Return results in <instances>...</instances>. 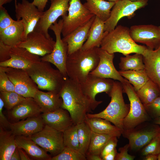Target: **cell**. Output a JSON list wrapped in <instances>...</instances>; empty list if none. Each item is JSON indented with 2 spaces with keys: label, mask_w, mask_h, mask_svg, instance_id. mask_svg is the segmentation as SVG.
Here are the masks:
<instances>
[{
  "label": "cell",
  "mask_w": 160,
  "mask_h": 160,
  "mask_svg": "<svg viewBox=\"0 0 160 160\" xmlns=\"http://www.w3.org/2000/svg\"><path fill=\"white\" fill-rule=\"evenodd\" d=\"M63 100L61 108L69 112L74 124L84 122L87 113L94 110L103 101H94L84 94L80 83L68 78L59 93Z\"/></svg>",
  "instance_id": "1"
},
{
  "label": "cell",
  "mask_w": 160,
  "mask_h": 160,
  "mask_svg": "<svg viewBox=\"0 0 160 160\" xmlns=\"http://www.w3.org/2000/svg\"><path fill=\"white\" fill-rule=\"evenodd\" d=\"M97 48L87 50L81 49L68 55L66 70L68 78L80 83L85 81L98 64Z\"/></svg>",
  "instance_id": "2"
},
{
  "label": "cell",
  "mask_w": 160,
  "mask_h": 160,
  "mask_svg": "<svg viewBox=\"0 0 160 160\" xmlns=\"http://www.w3.org/2000/svg\"><path fill=\"white\" fill-rule=\"evenodd\" d=\"M100 47L109 53L119 52L125 56L132 53L143 55L147 48L145 46L137 44L130 36L129 28L121 25L108 32Z\"/></svg>",
  "instance_id": "3"
},
{
  "label": "cell",
  "mask_w": 160,
  "mask_h": 160,
  "mask_svg": "<svg viewBox=\"0 0 160 160\" xmlns=\"http://www.w3.org/2000/svg\"><path fill=\"white\" fill-rule=\"evenodd\" d=\"M123 87L119 81H114L112 89L108 95L110 103L101 112L95 114L87 113L88 118L97 117L106 119L112 123L122 131H124L123 122L130 109V104L125 103L122 95Z\"/></svg>",
  "instance_id": "4"
},
{
  "label": "cell",
  "mask_w": 160,
  "mask_h": 160,
  "mask_svg": "<svg viewBox=\"0 0 160 160\" xmlns=\"http://www.w3.org/2000/svg\"><path fill=\"white\" fill-rule=\"evenodd\" d=\"M39 89L59 93L66 79L50 63L42 60L26 70Z\"/></svg>",
  "instance_id": "5"
},
{
  "label": "cell",
  "mask_w": 160,
  "mask_h": 160,
  "mask_svg": "<svg viewBox=\"0 0 160 160\" xmlns=\"http://www.w3.org/2000/svg\"><path fill=\"white\" fill-rule=\"evenodd\" d=\"M121 84L123 91L127 94L130 102L129 111L123 122L124 131H128L149 120L150 118L133 86L128 80Z\"/></svg>",
  "instance_id": "6"
},
{
  "label": "cell",
  "mask_w": 160,
  "mask_h": 160,
  "mask_svg": "<svg viewBox=\"0 0 160 160\" xmlns=\"http://www.w3.org/2000/svg\"><path fill=\"white\" fill-rule=\"evenodd\" d=\"M63 25L62 19L56 21L49 29L54 33L56 41L52 52L41 58V60L47 62L54 65L66 79L68 77L66 70V63L68 56L67 43L61 37Z\"/></svg>",
  "instance_id": "7"
},
{
  "label": "cell",
  "mask_w": 160,
  "mask_h": 160,
  "mask_svg": "<svg viewBox=\"0 0 160 160\" xmlns=\"http://www.w3.org/2000/svg\"><path fill=\"white\" fill-rule=\"evenodd\" d=\"M68 12V15L62 17L63 37L86 23L95 16L82 4L80 0H70Z\"/></svg>",
  "instance_id": "8"
},
{
  "label": "cell",
  "mask_w": 160,
  "mask_h": 160,
  "mask_svg": "<svg viewBox=\"0 0 160 160\" xmlns=\"http://www.w3.org/2000/svg\"><path fill=\"white\" fill-rule=\"evenodd\" d=\"M29 137L37 145L52 157L60 154L63 150V132L58 131L45 124L42 130Z\"/></svg>",
  "instance_id": "9"
},
{
  "label": "cell",
  "mask_w": 160,
  "mask_h": 160,
  "mask_svg": "<svg viewBox=\"0 0 160 160\" xmlns=\"http://www.w3.org/2000/svg\"><path fill=\"white\" fill-rule=\"evenodd\" d=\"M148 1V0L134 1L130 0H120L115 2L109 17L105 22V31L109 32L113 30L119 20L124 17H127L129 18L132 17L137 10L147 5Z\"/></svg>",
  "instance_id": "10"
},
{
  "label": "cell",
  "mask_w": 160,
  "mask_h": 160,
  "mask_svg": "<svg viewBox=\"0 0 160 160\" xmlns=\"http://www.w3.org/2000/svg\"><path fill=\"white\" fill-rule=\"evenodd\" d=\"M0 67L14 84L15 92L25 98H33L39 89L26 70L8 67Z\"/></svg>",
  "instance_id": "11"
},
{
  "label": "cell",
  "mask_w": 160,
  "mask_h": 160,
  "mask_svg": "<svg viewBox=\"0 0 160 160\" xmlns=\"http://www.w3.org/2000/svg\"><path fill=\"white\" fill-rule=\"evenodd\" d=\"M15 7L17 20H21L24 27L23 41L29 33L35 30L44 11H40L27 0H22L20 3L15 2Z\"/></svg>",
  "instance_id": "12"
},
{
  "label": "cell",
  "mask_w": 160,
  "mask_h": 160,
  "mask_svg": "<svg viewBox=\"0 0 160 160\" xmlns=\"http://www.w3.org/2000/svg\"><path fill=\"white\" fill-rule=\"evenodd\" d=\"M55 42L51 37H47L42 32L34 30L16 46L25 48L33 54L43 57L52 52Z\"/></svg>",
  "instance_id": "13"
},
{
  "label": "cell",
  "mask_w": 160,
  "mask_h": 160,
  "mask_svg": "<svg viewBox=\"0 0 160 160\" xmlns=\"http://www.w3.org/2000/svg\"><path fill=\"white\" fill-rule=\"evenodd\" d=\"M49 8L45 11L39 20L35 29L43 33L47 37L50 26L56 21L60 16L67 15L70 0H50Z\"/></svg>",
  "instance_id": "14"
},
{
  "label": "cell",
  "mask_w": 160,
  "mask_h": 160,
  "mask_svg": "<svg viewBox=\"0 0 160 160\" xmlns=\"http://www.w3.org/2000/svg\"><path fill=\"white\" fill-rule=\"evenodd\" d=\"M129 34L135 42L146 45L153 49L157 48L160 44V29L152 25H134L129 28Z\"/></svg>",
  "instance_id": "15"
},
{
  "label": "cell",
  "mask_w": 160,
  "mask_h": 160,
  "mask_svg": "<svg viewBox=\"0 0 160 160\" xmlns=\"http://www.w3.org/2000/svg\"><path fill=\"white\" fill-rule=\"evenodd\" d=\"M159 132L160 127L156 124L140 129L135 127L124 131L122 134L128 139L129 148L137 151L148 145Z\"/></svg>",
  "instance_id": "16"
},
{
  "label": "cell",
  "mask_w": 160,
  "mask_h": 160,
  "mask_svg": "<svg viewBox=\"0 0 160 160\" xmlns=\"http://www.w3.org/2000/svg\"><path fill=\"white\" fill-rule=\"evenodd\" d=\"M97 52L99 57L98 64L89 73L101 78L117 80L121 83L127 81L120 75L114 66V54L109 53L100 47L97 48Z\"/></svg>",
  "instance_id": "17"
},
{
  "label": "cell",
  "mask_w": 160,
  "mask_h": 160,
  "mask_svg": "<svg viewBox=\"0 0 160 160\" xmlns=\"http://www.w3.org/2000/svg\"><path fill=\"white\" fill-rule=\"evenodd\" d=\"M10 58L0 63V67H8L26 70L41 60L39 56L33 54L26 49L17 46L12 47Z\"/></svg>",
  "instance_id": "18"
},
{
  "label": "cell",
  "mask_w": 160,
  "mask_h": 160,
  "mask_svg": "<svg viewBox=\"0 0 160 160\" xmlns=\"http://www.w3.org/2000/svg\"><path fill=\"white\" fill-rule=\"evenodd\" d=\"M114 81L111 79L101 78L89 73L85 81L80 84L86 95L92 100L96 101L95 97L97 94L105 92L109 95Z\"/></svg>",
  "instance_id": "19"
},
{
  "label": "cell",
  "mask_w": 160,
  "mask_h": 160,
  "mask_svg": "<svg viewBox=\"0 0 160 160\" xmlns=\"http://www.w3.org/2000/svg\"><path fill=\"white\" fill-rule=\"evenodd\" d=\"M41 114L9 124V129L15 136H29L42 129L45 124Z\"/></svg>",
  "instance_id": "20"
},
{
  "label": "cell",
  "mask_w": 160,
  "mask_h": 160,
  "mask_svg": "<svg viewBox=\"0 0 160 160\" xmlns=\"http://www.w3.org/2000/svg\"><path fill=\"white\" fill-rule=\"evenodd\" d=\"M42 113V109L33 97L25 98L12 109L8 111L9 119L14 122Z\"/></svg>",
  "instance_id": "21"
},
{
  "label": "cell",
  "mask_w": 160,
  "mask_h": 160,
  "mask_svg": "<svg viewBox=\"0 0 160 160\" xmlns=\"http://www.w3.org/2000/svg\"><path fill=\"white\" fill-rule=\"evenodd\" d=\"M143 55L147 76L160 90V44L155 49L147 47Z\"/></svg>",
  "instance_id": "22"
},
{
  "label": "cell",
  "mask_w": 160,
  "mask_h": 160,
  "mask_svg": "<svg viewBox=\"0 0 160 160\" xmlns=\"http://www.w3.org/2000/svg\"><path fill=\"white\" fill-rule=\"evenodd\" d=\"M41 114L45 124L60 132H63L74 124L68 111L62 108Z\"/></svg>",
  "instance_id": "23"
},
{
  "label": "cell",
  "mask_w": 160,
  "mask_h": 160,
  "mask_svg": "<svg viewBox=\"0 0 160 160\" xmlns=\"http://www.w3.org/2000/svg\"><path fill=\"white\" fill-rule=\"evenodd\" d=\"M95 17V16L86 23L62 39L67 44L68 55L81 49L84 42L87 39L89 29Z\"/></svg>",
  "instance_id": "24"
},
{
  "label": "cell",
  "mask_w": 160,
  "mask_h": 160,
  "mask_svg": "<svg viewBox=\"0 0 160 160\" xmlns=\"http://www.w3.org/2000/svg\"><path fill=\"white\" fill-rule=\"evenodd\" d=\"M17 147L23 149L32 159L51 160V155L37 145L29 137L24 135L15 136Z\"/></svg>",
  "instance_id": "25"
},
{
  "label": "cell",
  "mask_w": 160,
  "mask_h": 160,
  "mask_svg": "<svg viewBox=\"0 0 160 160\" xmlns=\"http://www.w3.org/2000/svg\"><path fill=\"white\" fill-rule=\"evenodd\" d=\"M42 111V113L53 111L61 108L63 100L59 93L41 91L39 89L33 97Z\"/></svg>",
  "instance_id": "26"
},
{
  "label": "cell",
  "mask_w": 160,
  "mask_h": 160,
  "mask_svg": "<svg viewBox=\"0 0 160 160\" xmlns=\"http://www.w3.org/2000/svg\"><path fill=\"white\" fill-rule=\"evenodd\" d=\"M105 22L95 16L89 29L87 39L81 49L87 50L95 47H100L101 42L108 32L105 31Z\"/></svg>",
  "instance_id": "27"
},
{
  "label": "cell",
  "mask_w": 160,
  "mask_h": 160,
  "mask_svg": "<svg viewBox=\"0 0 160 160\" xmlns=\"http://www.w3.org/2000/svg\"><path fill=\"white\" fill-rule=\"evenodd\" d=\"M24 29L21 20H15L10 26L0 31V40L7 45L16 46L23 41Z\"/></svg>",
  "instance_id": "28"
},
{
  "label": "cell",
  "mask_w": 160,
  "mask_h": 160,
  "mask_svg": "<svg viewBox=\"0 0 160 160\" xmlns=\"http://www.w3.org/2000/svg\"><path fill=\"white\" fill-rule=\"evenodd\" d=\"M92 131L95 132L109 135L119 138L122 134V131L115 125L106 119L97 117L88 118L84 121Z\"/></svg>",
  "instance_id": "29"
},
{
  "label": "cell",
  "mask_w": 160,
  "mask_h": 160,
  "mask_svg": "<svg viewBox=\"0 0 160 160\" xmlns=\"http://www.w3.org/2000/svg\"><path fill=\"white\" fill-rule=\"evenodd\" d=\"M17 147L15 136L10 130L0 127V160H10Z\"/></svg>",
  "instance_id": "30"
},
{
  "label": "cell",
  "mask_w": 160,
  "mask_h": 160,
  "mask_svg": "<svg viewBox=\"0 0 160 160\" xmlns=\"http://www.w3.org/2000/svg\"><path fill=\"white\" fill-rule=\"evenodd\" d=\"M84 5L92 14L106 21L109 17L115 2L104 0H85Z\"/></svg>",
  "instance_id": "31"
},
{
  "label": "cell",
  "mask_w": 160,
  "mask_h": 160,
  "mask_svg": "<svg viewBox=\"0 0 160 160\" xmlns=\"http://www.w3.org/2000/svg\"><path fill=\"white\" fill-rule=\"evenodd\" d=\"M120 75L133 86L136 92L139 90L150 80L145 69L128 70L119 71Z\"/></svg>",
  "instance_id": "32"
},
{
  "label": "cell",
  "mask_w": 160,
  "mask_h": 160,
  "mask_svg": "<svg viewBox=\"0 0 160 160\" xmlns=\"http://www.w3.org/2000/svg\"><path fill=\"white\" fill-rule=\"evenodd\" d=\"M136 92L144 105L151 103L160 95V90L159 87L150 80Z\"/></svg>",
  "instance_id": "33"
},
{
  "label": "cell",
  "mask_w": 160,
  "mask_h": 160,
  "mask_svg": "<svg viewBox=\"0 0 160 160\" xmlns=\"http://www.w3.org/2000/svg\"><path fill=\"white\" fill-rule=\"evenodd\" d=\"M121 70H139L145 69L143 55L135 53L133 55H129L120 58L119 64Z\"/></svg>",
  "instance_id": "34"
},
{
  "label": "cell",
  "mask_w": 160,
  "mask_h": 160,
  "mask_svg": "<svg viewBox=\"0 0 160 160\" xmlns=\"http://www.w3.org/2000/svg\"><path fill=\"white\" fill-rule=\"evenodd\" d=\"M112 137L113 136L109 135L92 131L90 143L86 155H100L104 147Z\"/></svg>",
  "instance_id": "35"
},
{
  "label": "cell",
  "mask_w": 160,
  "mask_h": 160,
  "mask_svg": "<svg viewBox=\"0 0 160 160\" xmlns=\"http://www.w3.org/2000/svg\"><path fill=\"white\" fill-rule=\"evenodd\" d=\"M77 125L79 151L86 156L91 141L92 131L84 121Z\"/></svg>",
  "instance_id": "36"
},
{
  "label": "cell",
  "mask_w": 160,
  "mask_h": 160,
  "mask_svg": "<svg viewBox=\"0 0 160 160\" xmlns=\"http://www.w3.org/2000/svg\"><path fill=\"white\" fill-rule=\"evenodd\" d=\"M65 147L79 151L77 125L73 124L63 132Z\"/></svg>",
  "instance_id": "37"
},
{
  "label": "cell",
  "mask_w": 160,
  "mask_h": 160,
  "mask_svg": "<svg viewBox=\"0 0 160 160\" xmlns=\"http://www.w3.org/2000/svg\"><path fill=\"white\" fill-rule=\"evenodd\" d=\"M0 97L4 103V107L9 111L19 103L25 98L13 92H0Z\"/></svg>",
  "instance_id": "38"
},
{
  "label": "cell",
  "mask_w": 160,
  "mask_h": 160,
  "mask_svg": "<svg viewBox=\"0 0 160 160\" xmlns=\"http://www.w3.org/2000/svg\"><path fill=\"white\" fill-rule=\"evenodd\" d=\"M51 160H87L86 156L79 151L65 147L59 154L52 157Z\"/></svg>",
  "instance_id": "39"
},
{
  "label": "cell",
  "mask_w": 160,
  "mask_h": 160,
  "mask_svg": "<svg viewBox=\"0 0 160 160\" xmlns=\"http://www.w3.org/2000/svg\"><path fill=\"white\" fill-rule=\"evenodd\" d=\"M160 153V132L143 149L142 154L146 156L149 154L158 155Z\"/></svg>",
  "instance_id": "40"
},
{
  "label": "cell",
  "mask_w": 160,
  "mask_h": 160,
  "mask_svg": "<svg viewBox=\"0 0 160 160\" xmlns=\"http://www.w3.org/2000/svg\"><path fill=\"white\" fill-rule=\"evenodd\" d=\"M15 91L14 84L5 72L0 67V92Z\"/></svg>",
  "instance_id": "41"
},
{
  "label": "cell",
  "mask_w": 160,
  "mask_h": 160,
  "mask_svg": "<svg viewBox=\"0 0 160 160\" xmlns=\"http://www.w3.org/2000/svg\"><path fill=\"white\" fill-rule=\"evenodd\" d=\"M0 31H1L12 24L15 20L12 18L3 6L0 7Z\"/></svg>",
  "instance_id": "42"
},
{
  "label": "cell",
  "mask_w": 160,
  "mask_h": 160,
  "mask_svg": "<svg viewBox=\"0 0 160 160\" xmlns=\"http://www.w3.org/2000/svg\"><path fill=\"white\" fill-rule=\"evenodd\" d=\"M147 113L155 119L160 116V95L151 103L144 105Z\"/></svg>",
  "instance_id": "43"
},
{
  "label": "cell",
  "mask_w": 160,
  "mask_h": 160,
  "mask_svg": "<svg viewBox=\"0 0 160 160\" xmlns=\"http://www.w3.org/2000/svg\"><path fill=\"white\" fill-rule=\"evenodd\" d=\"M129 144L119 148V153H117L115 157V160H133L135 156L131 155L128 153L129 148Z\"/></svg>",
  "instance_id": "44"
},
{
  "label": "cell",
  "mask_w": 160,
  "mask_h": 160,
  "mask_svg": "<svg viewBox=\"0 0 160 160\" xmlns=\"http://www.w3.org/2000/svg\"><path fill=\"white\" fill-rule=\"evenodd\" d=\"M12 47L5 44L0 40V63L10 58V51Z\"/></svg>",
  "instance_id": "45"
},
{
  "label": "cell",
  "mask_w": 160,
  "mask_h": 160,
  "mask_svg": "<svg viewBox=\"0 0 160 160\" xmlns=\"http://www.w3.org/2000/svg\"><path fill=\"white\" fill-rule=\"evenodd\" d=\"M118 142L117 137H116L113 136L109 140L100 155L102 159L116 148Z\"/></svg>",
  "instance_id": "46"
},
{
  "label": "cell",
  "mask_w": 160,
  "mask_h": 160,
  "mask_svg": "<svg viewBox=\"0 0 160 160\" xmlns=\"http://www.w3.org/2000/svg\"><path fill=\"white\" fill-rule=\"evenodd\" d=\"M4 107V103L0 97V127L5 129H9L10 122L6 118L3 112V108Z\"/></svg>",
  "instance_id": "47"
},
{
  "label": "cell",
  "mask_w": 160,
  "mask_h": 160,
  "mask_svg": "<svg viewBox=\"0 0 160 160\" xmlns=\"http://www.w3.org/2000/svg\"><path fill=\"white\" fill-rule=\"evenodd\" d=\"M48 0H33L32 2L41 11L43 12Z\"/></svg>",
  "instance_id": "48"
},
{
  "label": "cell",
  "mask_w": 160,
  "mask_h": 160,
  "mask_svg": "<svg viewBox=\"0 0 160 160\" xmlns=\"http://www.w3.org/2000/svg\"><path fill=\"white\" fill-rule=\"evenodd\" d=\"M117 153L115 148L112 151L104 156L102 158V160H114Z\"/></svg>",
  "instance_id": "49"
},
{
  "label": "cell",
  "mask_w": 160,
  "mask_h": 160,
  "mask_svg": "<svg viewBox=\"0 0 160 160\" xmlns=\"http://www.w3.org/2000/svg\"><path fill=\"white\" fill-rule=\"evenodd\" d=\"M18 148L21 160H32L25 151L21 148Z\"/></svg>",
  "instance_id": "50"
},
{
  "label": "cell",
  "mask_w": 160,
  "mask_h": 160,
  "mask_svg": "<svg viewBox=\"0 0 160 160\" xmlns=\"http://www.w3.org/2000/svg\"><path fill=\"white\" fill-rule=\"evenodd\" d=\"M10 160H21L17 147L11 155Z\"/></svg>",
  "instance_id": "51"
},
{
  "label": "cell",
  "mask_w": 160,
  "mask_h": 160,
  "mask_svg": "<svg viewBox=\"0 0 160 160\" xmlns=\"http://www.w3.org/2000/svg\"><path fill=\"white\" fill-rule=\"evenodd\" d=\"M86 157L88 160H102L100 155L86 154Z\"/></svg>",
  "instance_id": "52"
},
{
  "label": "cell",
  "mask_w": 160,
  "mask_h": 160,
  "mask_svg": "<svg viewBox=\"0 0 160 160\" xmlns=\"http://www.w3.org/2000/svg\"><path fill=\"white\" fill-rule=\"evenodd\" d=\"M158 155H157L149 154L146 155L144 160H158Z\"/></svg>",
  "instance_id": "53"
},
{
  "label": "cell",
  "mask_w": 160,
  "mask_h": 160,
  "mask_svg": "<svg viewBox=\"0 0 160 160\" xmlns=\"http://www.w3.org/2000/svg\"><path fill=\"white\" fill-rule=\"evenodd\" d=\"M12 0H0V7L4 4L11 2Z\"/></svg>",
  "instance_id": "54"
},
{
  "label": "cell",
  "mask_w": 160,
  "mask_h": 160,
  "mask_svg": "<svg viewBox=\"0 0 160 160\" xmlns=\"http://www.w3.org/2000/svg\"><path fill=\"white\" fill-rule=\"evenodd\" d=\"M154 123L155 124L160 125V116L155 119Z\"/></svg>",
  "instance_id": "55"
},
{
  "label": "cell",
  "mask_w": 160,
  "mask_h": 160,
  "mask_svg": "<svg viewBox=\"0 0 160 160\" xmlns=\"http://www.w3.org/2000/svg\"><path fill=\"white\" fill-rule=\"evenodd\" d=\"M104 0L108 1H110V2H116L117 1H118L120 0Z\"/></svg>",
  "instance_id": "56"
},
{
  "label": "cell",
  "mask_w": 160,
  "mask_h": 160,
  "mask_svg": "<svg viewBox=\"0 0 160 160\" xmlns=\"http://www.w3.org/2000/svg\"><path fill=\"white\" fill-rule=\"evenodd\" d=\"M158 160H160V153L158 155Z\"/></svg>",
  "instance_id": "57"
},
{
  "label": "cell",
  "mask_w": 160,
  "mask_h": 160,
  "mask_svg": "<svg viewBox=\"0 0 160 160\" xmlns=\"http://www.w3.org/2000/svg\"><path fill=\"white\" fill-rule=\"evenodd\" d=\"M130 0L132 1H137L138 0Z\"/></svg>",
  "instance_id": "58"
},
{
  "label": "cell",
  "mask_w": 160,
  "mask_h": 160,
  "mask_svg": "<svg viewBox=\"0 0 160 160\" xmlns=\"http://www.w3.org/2000/svg\"><path fill=\"white\" fill-rule=\"evenodd\" d=\"M15 0V2H17L16 0Z\"/></svg>",
  "instance_id": "59"
},
{
  "label": "cell",
  "mask_w": 160,
  "mask_h": 160,
  "mask_svg": "<svg viewBox=\"0 0 160 160\" xmlns=\"http://www.w3.org/2000/svg\"><path fill=\"white\" fill-rule=\"evenodd\" d=\"M159 28L160 29V25L159 26Z\"/></svg>",
  "instance_id": "60"
}]
</instances>
